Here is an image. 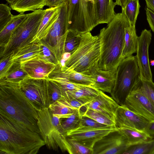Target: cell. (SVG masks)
I'll use <instances>...</instances> for the list:
<instances>
[{"mask_svg":"<svg viewBox=\"0 0 154 154\" xmlns=\"http://www.w3.org/2000/svg\"><path fill=\"white\" fill-rule=\"evenodd\" d=\"M0 113L39 134L38 111L22 92L19 82L0 80Z\"/></svg>","mask_w":154,"mask_h":154,"instance_id":"cell-1","label":"cell"},{"mask_svg":"<svg viewBox=\"0 0 154 154\" xmlns=\"http://www.w3.org/2000/svg\"><path fill=\"white\" fill-rule=\"evenodd\" d=\"M45 145L40 134L0 113V153L36 154Z\"/></svg>","mask_w":154,"mask_h":154,"instance_id":"cell-2","label":"cell"},{"mask_svg":"<svg viewBox=\"0 0 154 154\" xmlns=\"http://www.w3.org/2000/svg\"><path fill=\"white\" fill-rule=\"evenodd\" d=\"M130 23L125 14H116L106 27L101 29L98 35L100 44L98 66L101 69L117 70L122 60L125 29Z\"/></svg>","mask_w":154,"mask_h":154,"instance_id":"cell-3","label":"cell"},{"mask_svg":"<svg viewBox=\"0 0 154 154\" xmlns=\"http://www.w3.org/2000/svg\"><path fill=\"white\" fill-rule=\"evenodd\" d=\"M100 44L97 35L90 32L81 35L80 44L65 62L69 69L91 76L98 68Z\"/></svg>","mask_w":154,"mask_h":154,"instance_id":"cell-4","label":"cell"},{"mask_svg":"<svg viewBox=\"0 0 154 154\" xmlns=\"http://www.w3.org/2000/svg\"><path fill=\"white\" fill-rule=\"evenodd\" d=\"M45 11L38 9L28 14L26 19L12 32L7 43L1 48L0 59L14 54L34 41Z\"/></svg>","mask_w":154,"mask_h":154,"instance_id":"cell-5","label":"cell"},{"mask_svg":"<svg viewBox=\"0 0 154 154\" xmlns=\"http://www.w3.org/2000/svg\"><path fill=\"white\" fill-rule=\"evenodd\" d=\"M37 125L39 134L50 149L72 154L70 146L61 125L60 117L53 114L48 108L38 111Z\"/></svg>","mask_w":154,"mask_h":154,"instance_id":"cell-6","label":"cell"},{"mask_svg":"<svg viewBox=\"0 0 154 154\" xmlns=\"http://www.w3.org/2000/svg\"><path fill=\"white\" fill-rule=\"evenodd\" d=\"M141 78L135 56L123 59L117 69L114 86L111 97L119 105H124L127 97Z\"/></svg>","mask_w":154,"mask_h":154,"instance_id":"cell-7","label":"cell"},{"mask_svg":"<svg viewBox=\"0 0 154 154\" xmlns=\"http://www.w3.org/2000/svg\"><path fill=\"white\" fill-rule=\"evenodd\" d=\"M68 10L67 0L61 4L58 18L47 36L42 40L55 54L58 62L64 53L65 41L69 31Z\"/></svg>","mask_w":154,"mask_h":154,"instance_id":"cell-8","label":"cell"},{"mask_svg":"<svg viewBox=\"0 0 154 154\" xmlns=\"http://www.w3.org/2000/svg\"><path fill=\"white\" fill-rule=\"evenodd\" d=\"M19 85L37 111L49 107L50 100L47 78L35 79L29 76L20 82Z\"/></svg>","mask_w":154,"mask_h":154,"instance_id":"cell-9","label":"cell"},{"mask_svg":"<svg viewBox=\"0 0 154 154\" xmlns=\"http://www.w3.org/2000/svg\"><path fill=\"white\" fill-rule=\"evenodd\" d=\"M128 147L126 138L118 129L96 143L93 148V154H123Z\"/></svg>","mask_w":154,"mask_h":154,"instance_id":"cell-10","label":"cell"},{"mask_svg":"<svg viewBox=\"0 0 154 154\" xmlns=\"http://www.w3.org/2000/svg\"><path fill=\"white\" fill-rule=\"evenodd\" d=\"M151 30L144 29L138 37L135 56L140 69L141 78L152 81L149 56V48L152 39Z\"/></svg>","mask_w":154,"mask_h":154,"instance_id":"cell-11","label":"cell"},{"mask_svg":"<svg viewBox=\"0 0 154 154\" xmlns=\"http://www.w3.org/2000/svg\"><path fill=\"white\" fill-rule=\"evenodd\" d=\"M124 105L150 122L154 121V106L149 99L140 92L133 90L126 98Z\"/></svg>","mask_w":154,"mask_h":154,"instance_id":"cell-12","label":"cell"},{"mask_svg":"<svg viewBox=\"0 0 154 154\" xmlns=\"http://www.w3.org/2000/svg\"><path fill=\"white\" fill-rule=\"evenodd\" d=\"M115 126L118 128H129L144 131L150 122L128 109L119 105L115 116Z\"/></svg>","mask_w":154,"mask_h":154,"instance_id":"cell-13","label":"cell"},{"mask_svg":"<svg viewBox=\"0 0 154 154\" xmlns=\"http://www.w3.org/2000/svg\"><path fill=\"white\" fill-rule=\"evenodd\" d=\"M29 76L35 79L47 78L56 65L44 58L41 54L21 63Z\"/></svg>","mask_w":154,"mask_h":154,"instance_id":"cell-14","label":"cell"},{"mask_svg":"<svg viewBox=\"0 0 154 154\" xmlns=\"http://www.w3.org/2000/svg\"><path fill=\"white\" fill-rule=\"evenodd\" d=\"M118 129L115 126H107L68 134L66 137L93 149L96 143L103 137Z\"/></svg>","mask_w":154,"mask_h":154,"instance_id":"cell-15","label":"cell"},{"mask_svg":"<svg viewBox=\"0 0 154 154\" xmlns=\"http://www.w3.org/2000/svg\"><path fill=\"white\" fill-rule=\"evenodd\" d=\"M119 105L111 97L100 91L94 100L83 107L101 112L114 121L115 113Z\"/></svg>","mask_w":154,"mask_h":154,"instance_id":"cell-16","label":"cell"},{"mask_svg":"<svg viewBox=\"0 0 154 154\" xmlns=\"http://www.w3.org/2000/svg\"><path fill=\"white\" fill-rule=\"evenodd\" d=\"M81 35L90 32L99 25L97 20L95 0H81Z\"/></svg>","mask_w":154,"mask_h":154,"instance_id":"cell-17","label":"cell"},{"mask_svg":"<svg viewBox=\"0 0 154 154\" xmlns=\"http://www.w3.org/2000/svg\"><path fill=\"white\" fill-rule=\"evenodd\" d=\"M117 70L106 71L97 69L91 75L95 88L110 94L114 86Z\"/></svg>","mask_w":154,"mask_h":154,"instance_id":"cell-18","label":"cell"},{"mask_svg":"<svg viewBox=\"0 0 154 154\" xmlns=\"http://www.w3.org/2000/svg\"><path fill=\"white\" fill-rule=\"evenodd\" d=\"M61 5L45 9V14L34 41L39 42L43 40L47 36L58 18L60 12Z\"/></svg>","mask_w":154,"mask_h":154,"instance_id":"cell-19","label":"cell"},{"mask_svg":"<svg viewBox=\"0 0 154 154\" xmlns=\"http://www.w3.org/2000/svg\"><path fill=\"white\" fill-rule=\"evenodd\" d=\"M67 1L68 30L81 34V0H67Z\"/></svg>","mask_w":154,"mask_h":154,"instance_id":"cell-20","label":"cell"},{"mask_svg":"<svg viewBox=\"0 0 154 154\" xmlns=\"http://www.w3.org/2000/svg\"><path fill=\"white\" fill-rule=\"evenodd\" d=\"M48 78L56 82L60 85L64 95L65 92L67 91L76 90L85 87L92 86L77 84L69 81L66 76L59 62L56 65L54 69L50 73Z\"/></svg>","mask_w":154,"mask_h":154,"instance_id":"cell-21","label":"cell"},{"mask_svg":"<svg viewBox=\"0 0 154 154\" xmlns=\"http://www.w3.org/2000/svg\"><path fill=\"white\" fill-rule=\"evenodd\" d=\"M97 20L99 24H108L116 15V6L113 0H95Z\"/></svg>","mask_w":154,"mask_h":154,"instance_id":"cell-22","label":"cell"},{"mask_svg":"<svg viewBox=\"0 0 154 154\" xmlns=\"http://www.w3.org/2000/svg\"><path fill=\"white\" fill-rule=\"evenodd\" d=\"M100 90L93 86H89L76 90L67 91L65 92V97L66 98L76 99L85 105L94 100L100 94Z\"/></svg>","mask_w":154,"mask_h":154,"instance_id":"cell-23","label":"cell"},{"mask_svg":"<svg viewBox=\"0 0 154 154\" xmlns=\"http://www.w3.org/2000/svg\"><path fill=\"white\" fill-rule=\"evenodd\" d=\"M138 37L135 26L130 24L125 28V43L122 55V60L136 52Z\"/></svg>","mask_w":154,"mask_h":154,"instance_id":"cell-24","label":"cell"},{"mask_svg":"<svg viewBox=\"0 0 154 154\" xmlns=\"http://www.w3.org/2000/svg\"><path fill=\"white\" fill-rule=\"evenodd\" d=\"M42 51L40 42L34 41L19 49L12 55V59L21 63L41 54Z\"/></svg>","mask_w":154,"mask_h":154,"instance_id":"cell-25","label":"cell"},{"mask_svg":"<svg viewBox=\"0 0 154 154\" xmlns=\"http://www.w3.org/2000/svg\"><path fill=\"white\" fill-rule=\"evenodd\" d=\"M126 138L129 147L137 145L153 138L144 130L122 128H118Z\"/></svg>","mask_w":154,"mask_h":154,"instance_id":"cell-26","label":"cell"},{"mask_svg":"<svg viewBox=\"0 0 154 154\" xmlns=\"http://www.w3.org/2000/svg\"><path fill=\"white\" fill-rule=\"evenodd\" d=\"M28 14L20 13L14 15L11 22L0 31V46L3 47L8 41L14 30L27 18Z\"/></svg>","mask_w":154,"mask_h":154,"instance_id":"cell-27","label":"cell"},{"mask_svg":"<svg viewBox=\"0 0 154 154\" xmlns=\"http://www.w3.org/2000/svg\"><path fill=\"white\" fill-rule=\"evenodd\" d=\"M46 0H18L10 5L11 9L19 13L34 11L42 9L45 6Z\"/></svg>","mask_w":154,"mask_h":154,"instance_id":"cell-28","label":"cell"},{"mask_svg":"<svg viewBox=\"0 0 154 154\" xmlns=\"http://www.w3.org/2000/svg\"><path fill=\"white\" fill-rule=\"evenodd\" d=\"M65 74L70 81L77 84L88 86H92L94 84V79L91 76L85 75L73 70L69 69L65 66L63 67Z\"/></svg>","mask_w":154,"mask_h":154,"instance_id":"cell-29","label":"cell"},{"mask_svg":"<svg viewBox=\"0 0 154 154\" xmlns=\"http://www.w3.org/2000/svg\"><path fill=\"white\" fill-rule=\"evenodd\" d=\"M81 116V120L78 126L74 129L67 132L66 136L75 133L110 126L100 123L87 116Z\"/></svg>","mask_w":154,"mask_h":154,"instance_id":"cell-30","label":"cell"},{"mask_svg":"<svg viewBox=\"0 0 154 154\" xmlns=\"http://www.w3.org/2000/svg\"><path fill=\"white\" fill-rule=\"evenodd\" d=\"M64 99L50 105L48 107L53 114L59 116L60 118L69 116L75 110L68 105Z\"/></svg>","mask_w":154,"mask_h":154,"instance_id":"cell-31","label":"cell"},{"mask_svg":"<svg viewBox=\"0 0 154 154\" xmlns=\"http://www.w3.org/2000/svg\"><path fill=\"white\" fill-rule=\"evenodd\" d=\"M29 76L22 67L21 63L14 61L5 78L1 80L19 82Z\"/></svg>","mask_w":154,"mask_h":154,"instance_id":"cell-32","label":"cell"},{"mask_svg":"<svg viewBox=\"0 0 154 154\" xmlns=\"http://www.w3.org/2000/svg\"><path fill=\"white\" fill-rule=\"evenodd\" d=\"M140 7L139 0H129L123 12L132 26H135Z\"/></svg>","mask_w":154,"mask_h":154,"instance_id":"cell-33","label":"cell"},{"mask_svg":"<svg viewBox=\"0 0 154 154\" xmlns=\"http://www.w3.org/2000/svg\"><path fill=\"white\" fill-rule=\"evenodd\" d=\"M154 150V138L129 147L123 154H152Z\"/></svg>","mask_w":154,"mask_h":154,"instance_id":"cell-34","label":"cell"},{"mask_svg":"<svg viewBox=\"0 0 154 154\" xmlns=\"http://www.w3.org/2000/svg\"><path fill=\"white\" fill-rule=\"evenodd\" d=\"M134 90H137L145 95L154 106V83L152 81L140 78Z\"/></svg>","mask_w":154,"mask_h":154,"instance_id":"cell-35","label":"cell"},{"mask_svg":"<svg viewBox=\"0 0 154 154\" xmlns=\"http://www.w3.org/2000/svg\"><path fill=\"white\" fill-rule=\"evenodd\" d=\"M81 116L80 110L75 109L69 116L60 119L61 126L66 135L67 132L78 126L81 120Z\"/></svg>","mask_w":154,"mask_h":154,"instance_id":"cell-36","label":"cell"},{"mask_svg":"<svg viewBox=\"0 0 154 154\" xmlns=\"http://www.w3.org/2000/svg\"><path fill=\"white\" fill-rule=\"evenodd\" d=\"M81 40V35L69 30L64 44V53H73L79 46Z\"/></svg>","mask_w":154,"mask_h":154,"instance_id":"cell-37","label":"cell"},{"mask_svg":"<svg viewBox=\"0 0 154 154\" xmlns=\"http://www.w3.org/2000/svg\"><path fill=\"white\" fill-rule=\"evenodd\" d=\"M50 105L65 98L64 93L60 85L56 81L48 78Z\"/></svg>","mask_w":154,"mask_h":154,"instance_id":"cell-38","label":"cell"},{"mask_svg":"<svg viewBox=\"0 0 154 154\" xmlns=\"http://www.w3.org/2000/svg\"><path fill=\"white\" fill-rule=\"evenodd\" d=\"M81 114L82 116L91 118L100 123L108 126H115L114 121L104 114L97 111L86 109L84 112H81Z\"/></svg>","mask_w":154,"mask_h":154,"instance_id":"cell-39","label":"cell"},{"mask_svg":"<svg viewBox=\"0 0 154 154\" xmlns=\"http://www.w3.org/2000/svg\"><path fill=\"white\" fill-rule=\"evenodd\" d=\"M11 8L4 4L0 5V31L11 21L14 15L11 12Z\"/></svg>","mask_w":154,"mask_h":154,"instance_id":"cell-40","label":"cell"},{"mask_svg":"<svg viewBox=\"0 0 154 154\" xmlns=\"http://www.w3.org/2000/svg\"><path fill=\"white\" fill-rule=\"evenodd\" d=\"M67 140L70 146L72 154H93V149L75 141Z\"/></svg>","mask_w":154,"mask_h":154,"instance_id":"cell-41","label":"cell"},{"mask_svg":"<svg viewBox=\"0 0 154 154\" xmlns=\"http://www.w3.org/2000/svg\"><path fill=\"white\" fill-rule=\"evenodd\" d=\"M39 42L42 50V53L40 54L45 59L56 65L59 62L56 55L43 41Z\"/></svg>","mask_w":154,"mask_h":154,"instance_id":"cell-42","label":"cell"},{"mask_svg":"<svg viewBox=\"0 0 154 154\" xmlns=\"http://www.w3.org/2000/svg\"><path fill=\"white\" fill-rule=\"evenodd\" d=\"M12 55L0 59V80L3 79L13 64L14 61L12 59Z\"/></svg>","mask_w":154,"mask_h":154,"instance_id":"cell-43","label":"cell"},{"mask_svg":"<svg viewBox=\"0 0 154 154\" xmlns=\"http://www.w3.org/2000/svg\"><path fill=\"white\" fill-rule=\"evenodd\" d=\"M64 100L68 105L74 109L80 110L84 105L82 103L75 99L65 97Z\"/></svg>","mask_w":154,"mask_h":154,"instance_id":"cell-44","label":"cell"},{"mask_svg":"<svg viewBox=\"0 0 154 154\" xmlns=\"http://www.w3.org/2000/svg\"><path fill=\"white\" fill-rule=\"evenodd\" d=\"M147 20L151 30L154 33V12L146 8L145 9Z\"/></svg>","mask_w":154,"mask_h":154,"instance_id":"cell-45","label":"cell"},{"mask_svg":"<svg viewBox=\"0 0 154 154\" xmlns=\"http://www.w3.org/2000/svg\"><path fill=\"white\" fill-rule=\"evenodd\" d=\"M67 0H46L45 5L49 8L59 6Z\"/></svg>","mask_w":154,"mask_h":154,"instance_id":"cell-46","label":"cell"},{"mask_svg":"<svg viewBox=\"0 0 154 154\" xmlns=\"http://www.w3.org/2000/svg\"><path fill=\"white\" fill-rule=\"evenodd\" d=\"M144 131L154 138V121L149 122Z\"/></svg>","mask_w":154,"mask_h":154,"instance_id":"cell-47","label":"cell"},{"mask_svg":"<svg viewBox=\"0 0 154 154\" xmlns=\"http://www.w3.org/2000/svg\"><path fill=\"white\" fill-rule=\"evenodd\" d=\"M128 1L129 0H116L115 3L116 5H117L121 6L122 8V12H123Z\"/></svg>","mask_w":154,"mask_h":154,"instance_id":"cell-48","label":"cell"},{"mask_svg":"<svg viewBox=\"0 0 154 154\" xmlns=\"http://www.w3.org/2000/svg\"><path fill=\"white\" fill-rule=\"evenodd\" d=\"M147 8L154 12V0H145Z\"/></svg>","mask_w":154,"mask_h":154,"instance_id":"cell-49","label":"cell"},{"mask_svg":"<svg viewBox=\"0 0 154 154\" xmlns=\"http://www.w3.org/2000/svg\"><path fill=\"white\" fill-rule=\"evenodd\" d=\"M9 5L15 3L18 0H5Z\"/></svg>","mask_w":154,"mask_h":154,"instance_id":"cell-50","label":"cell"},{"mask_svg":"<svg viewBox=\"0 0 154 154\" xmlns=\"http://www.w3.org/2000/svg\"><path fill=\"white\" fill-rule=\"evenodd\" d=\"M149 63L151 66H154V60H151L149 61Z\"/></svg>","mask_w":154,"mask_h":154,"instance_id":"cell-51","label":"cell"},{"mask_svg":"<svg viewBox=\"0 0 154 154\" xmlns=\"http://www.w3.org/2000/svg\"><path fill=\"white\" fill-rule=\"evenodd\" d=\"M152 154H154V150L153 151Z\"/></svg>","mask_w":154,"mask_h":154,"instance_id":"cell-52","label":"cell"}]
</instances>
